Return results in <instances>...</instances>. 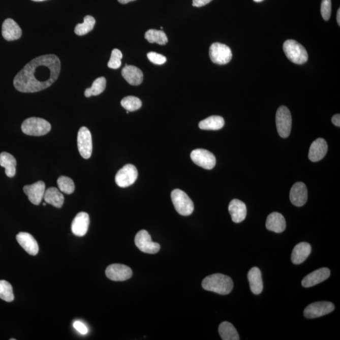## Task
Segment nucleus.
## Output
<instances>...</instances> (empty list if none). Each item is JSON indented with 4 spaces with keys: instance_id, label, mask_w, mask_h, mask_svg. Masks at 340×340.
I'll return each instance as SVG.
<instances>
[{
    "instance_id": "1",
    "label": "nucleus",
    "mask_w": 340,
    "mask_h": 340,
    "mask_svg": "<svg viewBox=\"0 0 340 340\" xmlns=\"http://www.w3.org/2000/svg\"><path fill=\"white\" fill-rule=\"evenodd\" d=\"M60 71V61L56 55L46 54L36 57L15 76V88L22 93L43 90L57 80Z\"/></svg>"
},
{
    "instance_id": "2",
    "label": "nucleus",
    "mask_w": 340,
    "mask_h": 340,
    "mask_svg": "<svg viewBox=\"0 0 340 340\" xmlns=\"http://www.w3.org/2000/svg\"><path fill=\"white\" fill-rule=\"evenodd\" d=\"M203 289L221 295L230 293L233 289V282L229 276L215 273L206 276L202 283Z\"/></svg>"
},
{
    "instance_id": "3",
    "label": "nucleus",
    "mask_w": 340,
    "mask_h": 340,
    "mask_svg": "<svg viewBox=\"0 0 340 340\" xmlns=\"http://www.w3.org/2000/svg\"><path fill=\"white\" fill-rule=\"evenodd\" d=\"M283 49L286 56L294 64L303 65L308 60L306 50L301 44L294 40H287L283 45Z\"/></svg>"
},
{
    "instance_id": "4",
    "label": "nucleus",
    "mask_w": 340,
    "mask_h": 340,
    "mask_svg": "<svg viewBox=\"0 0 340 340\" xmlns=\"http://www.w3.org/2000/svg\"><path fill=\"white\" fill-rule=\"evenodd\" d=\"M51 129V126L47 120L38 117H30L23 121L22 131L28 136L46 135Z\"/></svg>"
},
{
    "instance_id": "5",
    "label": "nucleus",
    "mask_w": 340,
    "mask_h": 340,
    "mask_svg": "<svg viewBox=\"0 0 340 340\" xmlns=\"http://www.w3.org/2000/svg\"><path fill=\"white\" fill-rule=\"evenodd\" d=\"M174 207L180 215H191L194 210V204L186 192L180 189L173 190L171 194Z\"/></svg>"
},
{
    "instance_id": "6",
    "label": "nucleus",
    "mask_w": 340,
    "mask_h": 340,
    "mask_svg": "<svg viewBox=\"0 0 340 340\" xmlns=\"http://www.w3.org/2000/svg\"><path fill=\"white\" fill-rule=\"evenodd\" d=\"M276 126L281 138H288L292 128V116L288 108L285 106L279 108L276 113Z\"/></svg>"
},
{
    "instance_id": "7",
    "label": "nucleus",
    "mask_w": 340,
    "mask_h": 340,
    "mask_svg": "<svg viewBox=\"0 0 340 340\" xmlns=\"http://www.w3.org/2000/svg\"><path fill=\"white\" fill-rule=\"evenodd\" d=\"M209 56L215 64L224 65L231 61L233 54L231 49L226 45L215 43L210 47Z\"/></svg>"
},
{
    "instance_id": "8",
    "label": "nucleus",
    "mask_w": 340,
    "mask_h": 340,
    "mask_svg": "<svg viewBox=\"0 0 340 340\" xmlns=\"http://www.w3.org/2000/svg\"><path fill=\"white\" fill-rule=\"evenodd\" d=\"M138 176V170H137L135 166L128 164L118 170L116 174L115 183L118 187L126 188V187L131 186L135 182Z\"/></svg>"
},
{
    "instance_id": "9",
    "label": "nucleus",
    "mask_w": 340,
    "mask_h": 340,
    "mask_svg": "<svg viewBox=\"0 0 340 340\" xmlns=\"http://www.w3.org/2000/svg\"><path fill=\"white\" fill-rule=\"evenodd\" d=\"M134 241L136 246L142 252L155 254L160 251V245L152 241L151 236L146 230L139 231L136 235Z\"/></svg>"
},
{
    "instance_id": "10",
    "label": "nucleus",
    "mask_w": 340,
    "mask_h": 340,
    "mask_svg": "<svg viewBox=\"0 0 340 340\" xmlns=\"http://www.w3.org/2000/svg\"><path fill=\"white\" fill-rule=\"evenodd\" d=\"M78 148L79 152L85 159H89L91 156L93 144L90 131L86 127L80 129L78 133Z\"/></svg>"
},
{
    "instance_id": "11",
    "label": "nucleus",
    "mask_w": 340,
    "mask_h": 340,
    "mask_svg": "<svg viewBox=\"0 0 340 340\" xmlns=\"http://www.w3.org/2000/svg\"><path fill=\"white\" fill-rule=\"evenodd\" d=\"M191 157L195 164L204 169L211 170L215 167V157L212 152L206 149H195L191 152Z\"/></svg>"
},
{
    "instance_id": "12",
    "label": "nucleus",
    "mask_w": 340,
    "mask_h": 340,
    "mask_svg": "<svg viewBox=\"0 0 340 340\" xmlns=\"http://www.w3.org/2000/svg\"><path fill=\"white\" fill-rule=\"evenodd\" d=\"M334 310V305L333 303L327 301L316 302L305 307L304 315L308 319L317 318L328 315Z\"/></svg>"
},
{
    "instance_id": "13",
    "label": "nucleus",
    "mask_w": 340,
    "mask_h": 340,
    "mask_svg": "<svg viewBox=\"0 0 340 340\" xmlns=\"http://www.w3.org/2000/svg\"><path fill=\"white\" fill-rule=\"evenodd\" d=\"M105 274L108 278L113 281H125L131 278L133 271L128 266L115 263L107 268Z\"/></svg>"
},
{
    "instance_id": "14",
    "label": "nucleus",
    "mask_w": 340,
    "mask_h": 340,
    "mask_svg": "<svg viewBox=\"0 0 340 340\" xmlns=\"http://www.w3.org/2000/svg\"><path fill=\"white\" fill-rule=\"evenodd\" d=\"M46 186L43 181L23 187V192L27 195L29 200L34 205H39L44 198Z\"/></svg>"
},
{
    "instance_id": "15",
    "label": "nucleus",
    "mask_w": 340,
    "mask_h": 340,
    "mask_svg": "<svg viewBox=\"0 0 340 340\" xmlns=\"http://www.w3.org/2000/svg\"><path fill=\"white\" fill-rule=\"evenodd\" d=\"M306 186L304 183L297 182L292 186L290 192V199L292 204L302 207L306 203L308 198Z\"/></svg>"
},
{
    "instance_id": "16",
    "label": "nucleus",
    "mask_w": 340,
    "mask_h": 340,
    "mask_svg": "<svg viewBox=\"0 0 340 340\" xmlns=\"http://www.w3.org/2000/svg\"><path fill=\"white\" fill-rule=\"evenodd\" d=\"M22 34V29L12 18H7L3 23L2 36L5 40L8 41L17 40L21 38Z\"/></svg>"
},
{
    "instance_id": "17",
    "label": "nucleus",
    "mask_w": 340,
    "mask_h": 340,
    "mask_svg": "<svg viewBox=\"0 0 340 340\" xmlns=\"http://www.w3.org/2000/svg\"><path fill=\"white\" fill-rule=\"evenodd\" d=\"M89 225V215L85 212H81L74 219L71 225V230L75 236L82 237L85 236L88 231Z\"/></svg>"
},
{
    "instance_id": "18",
    "label": "nucleus",
    "mask_w": 340,
    "mask_h": 340,
    "mask_svg": "<svg viewBox=\"0 0 340 340\" xmlns=\"http://www.w3.org/2000/svg\"><path fill=\"white\" fill-rule=\"evenodd\" d=\"M330 270L328 268H321L305 276L302 281V286L305 288L316 286L327 280L330 276Z\"/></svg>"
},
{
    "instance_id": "19",
    "label": "nucleus",
    "mask_w": 340,
    "mask_h": 340,
    "mask_svg": "<svg viewBox=\"0 0 340 340\" xmlns=\"http://www.w3.org/2000/svg\"><path fill=\"white\" fill-rule=\"evenodd\" d=\"M16 239L21 246L29 255L35 256L39 252V245L30 234L21 232L16 236Z\"/></svg>"
},
{
    "instance_id": "20",
    "label": "nucleus",
    "mask_w": 340,
    "mask_h": 340,
    "mask_svg": "<svg viewBox=\"0 0 340 340\" xmlns=\"http://www.w3.org/2000/svg\"><path fill=\"white\" fill-rule=\"evenodd\" d=\"M328 152V144L325 139L319 138L314 141L310 148V160L313 162H318L325 158Z\"/></svg>"
},
{
    "instance_id": "21",
    "label": "nucleus",
    "mask_w": 340,
    "mask_h": 340,
    "mask_svg": "<svg viewBox=\"0 0 340 340\" xmlns=\"http://www.w3.org/2000/svg\"><path fill=\"white\" fill-rule=\"evenodd\" d=\"M228 209L234 223H241L246 217V206L241 200L238 199L231 200Z\"/></svg>"
},
{
    "instance_id": "22",
    "label": "nucleus",
    "mask_w": 340,
    "mask_h": 340,
    "mask_svg": "<svg viewBox=\"0 0 340 340\" xmlns=\"http://www.w3.org/2000/svg\"><path fill=\"white\" fill-rule=\"evenodd\" d=\"M122 75L131 85H141L143 81V73L140 69L134 66L126 65V67L122 70Z\"/></svg>"
},
{
    "instance_id": "23",
    "label": "nucleus",
    "mask_w": 340,
    "mask_h": 340,
    "mask_svg": "<svg viewBox=\"0 0 340 340\" xmlns=\"http://www.w3.org/2000/svg\"><path fill=\"white\" fill-rule=\"evenodd\" d=\"M266 228L268 230L276 233H283L286 228V220L280 213H271L266 221Z\"/></svg>"
},
{
    "instance_id": "24",
    "label": "nucleus",
    "mask_w": 340,
    "mask_h": 340,
    "mask_svg": "<svg viewBox=\"0 0 340 340\" xmlns=\"http://www.w3.org/2000/svg\"><path fill=\"white\" fill-rule=\"evenodd\" d=\"M312 252V246L305 242H300L294 247L291 255V260L295 265L301 264Z\"/></svg>"
},
{
    "instance_id": "25",
    "label": "nucleus",
    "mask_w": 340,
    "mask_h": 340,
    "mask_svg": "<svg viewBox=\"0 0 340 340\" xmlns=\"http://www.w3.org/2000/svg\"><path fill=\"white\" fill-rule=\"evenodd\" d=\"M250 289L253 293L258 295L262 293L263 289L262 273L259 268H252L248 274Z\"/></svg>"
},
{
    "instance_id": "26",
    "label": "nucleus",
    "mask_w": 340,
    "mask_h": 340,
    "mask_svg": "<svg viewBox=\"0 0 340 340\" xmlns=\"http://www.w3.org/2000/svg\"><path fill=\"white\" fill-rule=\"evenodd\" d=\"M44 199L47 204L53 205L56 208H61L65 201L63 195L55 187H51L45 191Z\"/></svg>"
},
{
    "instance_id": "27",
    "label": "nucleus",
    "mask_w": 340,
    "mask_h": 340,
    "mask_svg": "<svg viewBox=\"0 0 340 340\" xmlns=\"http://www.w3.org/2000/svg\"><path fill=\"white\" fill-rule=\"evenodd\" d=\"M0 166L5 168V173L9 177H14L15 175L17 161L9 152H3L0 154Z\"/></svg>"
},
{
    "instance_id": "28",
    "label": "nucleus",
    "mask_w": 340,
    "mask_h": 340,
    "mask_svg": "<svg viewBox=\"0 0 340 340\" xmlns=\"http://www.w3.org/2000/svg\"><path fill=\"white\" fill-rule=\"evenodd\" d=\"M225 120L218 115L210 116L205 119L200 121L199 127L202 130H220L225 126Z\"/></svg>"
},
{
    "instance_id": "29",
    "label": "nucleus",
    "mask_w": 340,
    "mask_h": 340,
    "mask_svg": "<svg viewBox=\"0 0 340 340\" xmlns=\"http://www.w3.org/2000/svg\"><path fill=\"white\" fill-rule=\"evenodd\" d=\"M219 333L223 340H239V336L236 329L231 323L223 322L219 327Z\"/></svg>"
},
{
    "instance_id": "30",
    "label": "nucleus",
    "mask_w": 340,
    "mask_h": 340,
    "mask_svg": "<svg viewBox=\"0 0 340 340\" xmlns=\"http://www.w3.org/2000/svg\"><path fill=\"white\" fill-rule=\"evenodd\" d=\"M145 39L150 43L165 45L168 43V38L164 32L150 29L145 33Z\"/></svg>"
},
{
    "instance_id": "31",
    "label": "nucleus",
    "mask_w": 340,
    "mask_h": 340,
    "mask_svg": "<svg viewBox=\"0 0 340 340\" xmlns=\"http://www.w3.org/2000/svg\"><path fill=\"white\" fill-rule=\"evenodd\" d=\"M96 19L90 15H87L84 18L82 23H78L75 28V33L78 36H84L93 30L96 25Z\"/></svg>"
},
{
    "instance_id": "32",
    "label": "nucleus",
    "mask_w": 340,
    "mask_h": 340,
    "mask_svg": "<svg viewBox=\"0 0 340 340\" xmlns=\"http://www.w3.org/2000/svg\"><path fill=\"white\" fill-rule=\"evenodd\" d=\"M106 79L104 77L97 78L92 84L91 87L86 89L85 91V97L97 96L101 94L106 88Z\"/></svg>"
},
{
    "instance_id": "33",
    "label": "nucleus",
    "mask_w": 340,
    "mask_h": 340,
    "mask_svg": "<svg viewBox=\"0 0 340 340\" xmlns=\"http://www.w3.org/2000/svg\"><path fill=\"white\" fill-rule=\"evenodd\" d=\"M121 105L126 110H127V111L134 112L140 109L142 106V102L138 97L128 96L122 100Z\"/></svg>"
},
{
    "instance_id": "34",
    "label": "nucleus",
    "mask_w": 340,
    "mask_h": 340,
    "mask_svg": "<svg viewBox=\"0 0 340 340\" xmlns=\"http://www.w3.org/2000/svg\"><path fill=\"white\" fill-rule=\"evenodd\" d=\"M57 183L59 191L63 193L71 194L75 191V183H74L72 179L68 177V176H60L57 179Z\"/></svg>"
},
{
    "instance_id": "35",
    "label": "nucleus",
    "mask_w": 340,
    "mask_h": 340,
    "mask_svg": "<svg viewBox=\"0 0 340 340\" xmlns=\"http://www.w3.org/2000/svg\"><path fill=\"white\" fill-rule=\"evenodd\" d=\"M0 299L10 302L14 300L12 285L6 281H0Z\"/></svg>"
},
{
    "instance_id": "36",
    "label": "nucleus",
    "mask_w": 340,
    "mask_h": 340,
    "mask_svg": "<svg viewBox=\"0 0 340 340\" xmlns=\"http://www.w3.org/2000/svg\"><path fill=\"white\" fill-rule=\"evenodd\" d=\"M122 58V52L117 49H114L112 51L111 57L108 63V67L111 69H118L121 67L122 63L121 59Z\"/></svg>"
},
{
    "instance_id": "37",
    "label": "nucleus",
    "mask_w": 340,
    "mask_h": 340,
    "mask_svg": "<svg viewBox=\"0 0 340 340\" xmlns=\"http://www.w3.org/2000/svg\"><path fill=\"white\" fill-rule=\"evenodd\" d=\"M331 0H322L321 5V14L323 19L328 21L331 14Z\"/></svg>"
},
{
    "instance_id": "38",
    "label": "nucleus",
    "mask_w": 340,
    "mask_h": 340,
    "mask_svg": "<svg viewBox=\"0 0 340 340\" xmlns=\"http://www.w3.org/2000/svg\"><path fill=\"white\" fill-rule=\"evenodd\" d=\"M147 57L150 61L155 65H162L167 61V57L154 52H149L147 54Z\"/></svg>"
},
{
    "instance_id": "39",
    "label": "nucleus",
    "mask_w": 340,
    "mask_h": 340,
    "mask_svg": "<svg viewBox=\"0 0 340 340\" xmlns=\"http://www.w3.org/2000/svg\"><path fill=\"white\" fill-rule=\"evenodd\" d=\"M73 327L81 334H86L88 333V329L86 326L81 321H76L73 323Z\"/></svg>"
},
{
    "instance_id": "40",
    "label": "nucleus",
    "mask_w": 340,
    "mask_h": 340,
    "mask_svg": "<svg viewBox=\"0 0 340 340\" xmlns=\"http://www.w3.org/2000/svg\"><path fill=\"white\" fill-rule=\"evenodd\" d=\"M212 0H193L192 5L195 7H202L209 4Z\"/></svg>"
},
{
    "instance_id": "41",
    "label": "nucleus",
    "mask_w": 340,
    "mask_h": 340,
    "mask_svg": "<svg viewBox=\"0 0 340 340\" xmlns=\"http://www.w3.org/2000/svg\"><path fill=\"white\" fill-rule=\"evenodd\" d=\"M332 122H333L334 126H337V127H340V115L339 114H336L332 117L331 119Z\"/></svg>"
},
{
    "instance_id": "42",
    "label": "nucleus",
    "mask_w": 340,
    "mask_h": 340,
    "mask_svg": "<svg viewBox=\"0 0 340 340\" xmlns=\"http://www.w3.org/2000/svg\"><path fill=\"white\" fill-rule=\"evenodd\" d=\"M136 1V0H118V2L121 4H127L129 2Z\"/></svg>"
},
{
    "instance_id": "43",
    "label": "nucleus",
    "mask_w": 340,
    "mask_h": 340,
    "mask_svg": "<svg viewBox=\"0 0 340 340\" xmlns=\"http://www.w3.org/2000/svg\"><path fill=\"white\" fill-rule=\"evenodd\" d=\"M336 20H337V22H338V25H340V9H339L338 10V12H337Z\"/></svg>"
},
{
    "instance_id": "44",
    "label": "nucleus",
    "mask_w": 340,
    "mask_h": 340,
    "mask_svg": "<svg viewBox=\"0 0 340 340\" xmlns=\"http://www.w3.org/2000/svg\"><path fill=\"white\" fill-rule=\"evenodd\" d=\"M32 1H34V2H43V1H46V0H32Z\"/></svg>"
},
{
    "instance_id": "45",
    "label": "nucleus",
    "mask_w": 340,
    "mask_h": 340,
    "mask_svg": "<svg viewBox=\"0 0 340 340\" xmlns=\"http://www.w3.org/2000/svg\"><path fill=\"white\" fill-rule=\"evenodd\" d=\"M254 1L255 2L260 3V2H262V1H263V0H254Z\"/></svg>"
},
{
    "instance_id": "46",
    "label": "nucleus",
    "mask_w": 340,
    "mask_h": 340,
    "mask_svg": "<svg viewBox=\"0 0 340 340\" xmlns=\"http://www.w3.org/2000/svg\"><path fill=\"white\" fill-rule=\"evenodd\" d=\"M15 339H14V338L10 339V340H15Z\"/></svg>"
}]
</instances>
